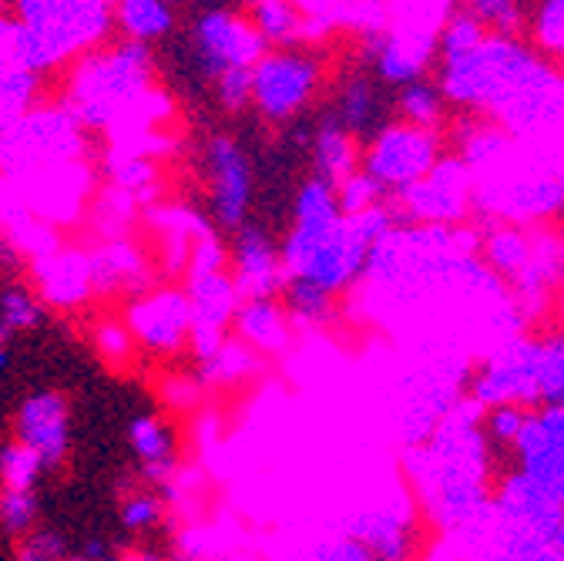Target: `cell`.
<instances>
[{
    "mask_svg": "<svg viewBox=\"0 0 564 561\" xmlns=\"http://www.w3.org/2000/svg\"><path fill=\"white\" fill-rule=\"evenodd\" d=\"M67 538L54 528H31L28 535L18 538V558L28 561H54V558H67Z\"/></svg>",
    "mask_w": 564,
    "mask_h": 561,
    "instance_id": "obj_24",
    "label": "cell"
},
{
    "mask_svg": "<svg viewBox=\"0 0 564 561\" xmlns=\"http://www.w3.org/2000/svg\"><path fill=\"white\" fill-rule=\"evenodd\" d=\"M14 438L24 441L51 467L64 464L70 451V407L57 390H37L21 400L14 417Z\"/></svg>",
    "mask_w": 564,
    "mask_h": 561,
    "instance_id": "obj_9",
    "label": "cell"
},
{
    "mask_svg": "<svg viewBox=\"0 0 564 561\" xmlns=\"http://www.w3.org/2000/svg\"><path fill=\"white\" fill-rule=\"evenodd\" d=\"M400 484H403V515L390 531L393 541V558L406 561H427L437 558L447 544V515L434 501V495L420 484V477L410 467H400Z\"/></svg>",
    "mask_w": 564,
    "mask_h": 561,
    "instance_id": "obj_7",
    "label": "cell"
},
{
    "mask_svg": "<svg viewBox=\"0 0 564 561\" xmlns=\"http://www.w3.org/2000/svg\"><path fill=\"white\" fill-rule=\"evenodd\" d=\"M514 313L518 343L531 357H564V252H551L544 269L531 276V290Z\"/></svg>",
    "mask_w": 564,
    "mask_h": 561,
    "instance_id": "obj_6",
    "label": "cell"
},
{
    "mask_svg": "<svg viewBox=\"0 0 564 561\" xmlns=\"http://www.w3.org/2000/svg\"><path fill=\"white\" fill-rule=\"evenodd\" d=\"M37 518H41L37 490L0 487V531L11 538H21L37 525Z\"/></svg>",
    "mask_w": 564,
    "mask_h": 561,
    "instance_id": "obj_22",
    "label": "cell"
},
{
    "mask_svg": "<svg viewBox=\"0 0 564 561\" xmlns=\"http://www.w3.org/2000/svg\"><path fill=\"white\" fill-rule=\"evenodd\" d=\"M108 4H115V0H108Z\"/></svg>",
    "mask_w": 564,
    "mask_h": 561,
    "instance_id": "obj_28",
    "label": "cell"
},
{
    "mask_svg": "<svg viewBox=\"0 0 564 561\" xmlns=\"http://www.w3.org/2000/svg\"><path fill=\"white\" fill-rule=\"evenodd\" d=\"M508 134L511 115L484 91L454 85L423 101V131L416 138L420 165L413 169L416 185H427L441 172L467 169L487 142H501Z\"/></svg>",
    "mask_w": 564,
    "mask_h": 561,
    "instance_id": "obj_2",
    "label": "cell"
},
{
    "mask_svg": "<svg viewBox=\"0 0 564 561\" xmlns=\"http://www.w3.org/2000/svg\"><path fill=\"white\" fill-rule=\"evenodd\" d=\"M37 91H41V72L0 64V128L24 118L34 108Z\"/></svg>",
    "mask_w": 564,
    "mask_h": 561,
    "instance_id": "obj_17",
    "label": "cell"
},
{
    "mask_svg": "<svg viewBox=\"0 0 564 561\" xmlns=\"http://www.w3.org/2000/svg\"><path fill=\"white\" fill-rule=\"evenodd\" d=\"M554 531H557V538H561V544H564V498H557L554 501Z\"/></svg>",
    "mask_w": 564,
    "mask_h": 561,
    "instance_id": "obj_27",
    "label": "cell"
},
{
    "mask_svg": "<svg viewBox=\"0 0 564 561\" xmlns=\"http://www.w3.org/2000/svg\"><path fill=\"white\" fill-rule=\"evenodd\" d=\"M152 82H155L152 44L121 37L105 47L101 41L85 54H78L61 105L88 131L134 134L145 121L159 118V115H145V108L162 98L152 88Z\"/></svg>",
    "mask_w": 564,
    "mask_h": 561,
    "instance_id": "obj_1",
    "label": "cell"
},
{
    "mask_svg": "<svg viewBox=\"0 0 564 561\" xmlns=\"http://www.w3.org/2000/svg\"><path fill=\"white\" fill-rule=\"evenodd\" d=\"M178 0H115V31L128 41L155 44L169 37L178 24Z\"/></svg>",
    "mask_w": 564,
    "mask_h": 561,
    "instance_id": "obj_14",
    "label": "cell"
},
{
    "mask_svg": "<svg viewBox=\"0 0 564 561\" xmlns=\"http://www.w3.org/2000/svg\"><path fill=\"white\" fill-rule=\"evenodd\" d=\"M521 246H538L547 256L564 252V185L528 219H521Z\"/></svg>",
    "mask_w": 564,
    "mask_h": 561,
    "instance_id": "obj_18",
    "label": "cell"
},
{
    "mask_svg": "<svg viewBox=\"0 0 564 561\" xmlns=\"http://www.w3.org/2000/svg\"><path fill=\"white\" fill-rule=\"evenodd\" d=\"M47 464L37 451H31L24 441H11L0 447V487H18V490H37Z\"/></svg>",
    "mask_w": 564,
    "mask_h": 561,
    "instance_id": "obj_19",
    "label": "cell"
},
{
    "mask_svg": "<svg viewBox=\"0 0 564 561\" xmlns=\"http://www.w3.org/2000/svg\"><path fill=\"white\" fill-rule=\"evenodd\" d=\"M14 14L34 34L44 72L85 54L115 31L108 0H14Z\"/></svg>",
    "mask_w": 564,
    "mask_h": 561,
    "instance_id": "obj_4",
    "label": "cell"
},
{
    "mask_svg": "<svg viewBox=\"0 0 564 561\" xmlns=\"http://www.w3.org/2000/svg\"><path fill=\"white\" fill-rule=\"evenodd\" d=\"M47 316V303L37 296V290L18 287L11 283L8 290H0V320L4 326L18 336V333H31L44 323Z\"/></svg>",
    "mask_w": 564,
    "mask_h": 561,
    "instance_id": "obj_20",
    "label": "cell"
},
{
    "mask_svg": "<svg viewBox=\"0 0 564 561\" xmlns=\"http://www.w3.org/2000/svg\"><path fill=\"white\" fill-rule=\"evenodd\" d=\"M128 451L138 461V477L149 484L172 481L178 464V438L159 413H138L128 424Z\"/></svg>",
    "mask_w": 564,
    "mask_h": 561,
    "instance_id": "obj_11",
    "label": "cell"
},
{
    "mask_svg": "<svg viewBox=\"0 0 564 561\" xmlns=\"http://www.w3.org/2000/svg\"><path fill=\"white\" fill-rule=\"evenodd\" d=\"M124 323L134 343L152 357H178L188 349L192 333V300L185 287L141 290L124 306Z\"/></svg>",
    "mask_w": 564,
    "mask_h": 561,
    "instance_id": "obj_5",
    "label": "cell"
},
{
    "mask_svg": "<svg viewBox=\"0 0 564 561\" xmlns=\"http://www.w3.org/2000/svg\"><path fill=\"white\" fill-rule=\"evenodd\" d=\"M11 339H14V333L4 326V320H0V374L11 370Z\"/></svg>",
    "mask_w": 564,
    "mask_h": 561,
    "instance_id": "obj_25",
    "label": "cell"
},
{
    "mask_svg": "<svg viewBox=\"0 0 564 561\" xmlns=\"http://www.w3.org/2000/svg\"><path fill=\"white\" fill-rule=\"evenodd\" d=\"M490 400L508 424H514L528 434L561 420V393H557V384H547V380H528L518 387L494 390Z\"/></svg>",
    "mask_w": 564,
    "mask_h": 561,
    "instance_id": "obj_13",
    "label": "cell"
},
{
    "mask_svg": "<svg viewBox=\"0 0 564 561\" xmlns=\"http://www.w3.org/2000/svg\"><path fill=\"white\" fill-rule=\"evenodd\" d=\"M134 346H138V343H134V336H131L124 316H121V320H101V323L95 326V349H98V357H101L105 364L124 367V364L131 360V354H134Z\"/></svg>",
    "mask_w": 564,
    "mask_h": 561,
    "instance_id": "obj_23",
    "label": "cell"
},
{
    "mask_svg": "<svg viewBox=\"0 0 564 561\" xmlns=\"http://www.w3.org/2000/svg\"><path fill=\"white\" fill-rule=\"evenodd\" d=\"M82 558H111V544L101 538H91L88 544H82Z\"/></svg>",
    "mask_w": 564,
    "mask_h": 561,
    "instance_id": "obj_26",
    "label": "cell"
},
{
    "mask_svg": "<svg viewBox=\"0 0 564 561\" xmlns=\"http://www.w3.org/2000/svg\"><path fill=\"white\" fill-rule=\"evenodd\" d=\"M498 360L494 357H484V354H474L460 364L454 384H451V400L447 407L457 410V413H467L470 407H477L484 397L494 393V387H498Z\"/></svg>",
    "mask_w": 564,
    "mask_h": 561,
    "instance_id": "obj_16",
    "label": "cell"
},
{
    "mask_svg": "<svg viewBox=\"0 0 564 561\" xmlns=\"http://www.w3.org/2000/svg\"><path fill=\"white\" fill-rule=\"evenodd\" d=\"M464 434L470 441V498L477 508L505 511L534 481L538 454L528 431L508 424L490 397L464 417Z\"/></svg>",
    "mask_w": 564,
    "mask_h": 561,
    "instance_id": "obj_3",
    "label": "cell"
},
{
    "mask_svg": "<svg viewBox=\"0 0 564 561\" xmlns=\"http://www.w3.org/2000/svg\"><path fill=\"white\" fill-rule=\"evenodd\" d=\"M172 515V505L162 495V484L141 481L121 498V528L128 535H152L159 531Z\"/></svg>",
    "mask_w": 564,
    "mask_h": 561,
    "instance_id": "obj_15",
    "label": "cell"
},
{
    "mask_svg": "<svg viewBox=\"0 0 564 561\" xmlns=\"http://www.w3.org/2000/svg\"><path fill=\"white\" fill-rule=\"evenodd\" d=\"M91 276H95V296H115V293H141L152 283L149 256L141 252L128 236H108L91 252Z\"/></svg>",
    "mask_w": 564,
    "mask_h": 561,
    "instance_id": "obj_10",
    "label": "cell"
},
{
    "mask_svg": "<svg viewBox=\"0 0 564 561\" xmlns=\"http://www.w3.org/2000/svg\"><path fill=\"white\" fill-rule=\"evenodd\" d=\"M464 51H467L464 34L451 21H441V28L431 34V41L423 44L420 57L410 64V78L416 85L420 101H431L457 85V67H460Z\"/></svg>",
    "mask_w": 564,
    "mask_h": 561,
    "instance_id": "obj_12",
    "label": "cell"
},
{
    "mask_svg": "<svg viewBox=\"0 0 564 561\" xmlns=\"http://www.w3.org/2000/svg\"><path fill=\"white\" fill-rule=\"evenodd\" d=\"M0 64L31 67V72L44 75L37 41L18 14H0Z\"/></svg>",
    "mask_w": 564,
    "mask_h": 561,
    "instance_id": "obj_21",
    "label": "cell"
},
{
    "mask_svg": "<svg viewBox=\"0 0 564 561\" xmlns=\"http://www.w3.org/2000/svg\"><path fill=\"white\" fill-rule=\"evenodd\" d=\"M37 296L54 310H75L95 296L91 256L70 246H54L34 259H28Z\"/></svg>",
    "mask_w": 564,
    "mask_h": 561,
    "instance_id": "obj_8",
    "label": "cell"
}]
</instances>
